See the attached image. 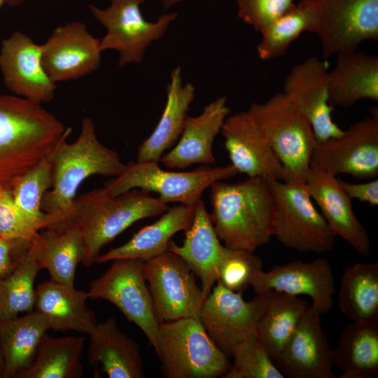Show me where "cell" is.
Returning <instances> with one entry per match:
<instances>
[{
	"mask_svg": "<svg viewBox=\"0 0 378 378\" xmlns=\"http://www.w3.org/2000/svg\"><path fill=\"white\" fill-rule=\"evenodd\" d=\"M169 206L140 189L111 196L103 188L76 197L67 223L78 229L83 241L82 263L89 267L102 248L135 222L159 216ZM66 223V224H67Z\"/></svg>",
	"mask_w": 378,
	"mask_h": 378,
	"instance_id": "277c9868",
	"label": "cell"
},
{
	"mask_svg": "<svg viewBox=\"0 0 378 378\" xmlns=\"http://www.w3.org/2000/svg\"><path fill=\"white\" fill-rule=\"evenodd\" d=\"M329 71L316 56L295 64L284 82V92L309 122L317 141L337 138L344 130L332 117L328 99Z\"/></svg>",
	"mask_w": 378,
	"mask_h": 378,
	"instance_id": "9a60e30c",
	"label": "cell"
},
{
	"mask_svg": "<svg viewBox=\"0 0 378 378\" xmlns=\"http://www.w3.org/2000/svg\"><path fill=\"white\" fill-rule=\"evenodd\" d=\"M143 273L159 323L184 318L200 320L206 298L180 256L167 251L144 261Z\"/></svg>",
	"mask_w": 378,
	"mask_h": 378,
	"instance_id": "30bf717a",
	"label": "cell"
},
{
	"mask_svg": "<svg viewBox=\"0 0 378 378\" xmlns=\"http://www.w3.org/2000/svg\"><path fill=\"white\" fill-rule=\"evenodd\" d=\"M273 198L272 234L284 247L299 253H324L335 236L312 202L306 183L267 179Z\"/></svg>",
	"mask_w": 378,
	"mask_h": 378,
	"instance_id": "ba28073f",
	"label": "cell"
},
{
	"mask_svg": "<svg viewBox=\"0 0 378 378\" xmlns=\"http://www.w3.org/2000/svg\"><path fill=\"white\" fill-rule=\"evenodd\" d=\"M88 335L90 365H101L109 378L144 377L140 345L120 330L115 318L97 323Z\"/></svg>",
	"mask_w": 378,
	"mask_h": 378,
	"instance_id": "cb8c5ba5",
	"label": "cell"
},
{
	"mask_svg": "<svg viewBox=\"0 0 378 378\" xmlns=\"http://www.w3.org/2000/svg\"><path fill=\"white\" fill-rule=\"evenodd\" d=\"M0 71L6 88L19 97L42 104L54 99L57 90L41 61V45L19 31L4 39Z\"/></svg>",
	"mask_w": 378,
	"mask_h": 378,
	"instance_id": "e0dca14e",
	"label": "cell"
},
{
	"mask_svg": "<svg viewBox=\"0 0 378 378\" xmlns=\"http://www.w3.org/2000/svg\"><path fill=\"white\" fill-rule=\"evenodd\" d=\"M337 176L310 164L306 186L330 231L342 238L360 255L369 254V234L356 218L351 200L340 185Z\"/></svg>",
	"mask_w": 378,
	"mask_h": 378,
	"instance_id": "44dd1931",
	"label": "cell"
},
{
	"mask_svg": "<svg viewBox=\"0 0 378 378\" xmlns=\"http://www.w3.org/2000/svg\"><path fill=\"white\" fill-rule=\"evenodd\" d=\"M88 292L50 279L36 290L35 310L48 321L50 330L90 334L97 322L86 306Z\"/></svg>",
	"mask_w": 378,
	"mask_h": 378,
	"instance_id": "4316f807",
	"label": "cell"
},
{
	"mask_svg": "<svg viewBox=\"0 0 378 378\" xmlns=\"http://www.w3.org/2000/svg\"><path fill=\"white\" fill-rule=\"evenodd\" d=\"M38 232L15 204L8 183H0V237L30 244Z\"/></svg>",
	"mask_w": 378,
	"mask_h": 378,
	"instance_id": "ab89813d",
	"label": "cell"
},
{
	"mask_svg": "<svg viewBox=\"0 0 378 378\" xmlns=\"http://www.w3.org/2000/svg\"><path fill=\"white\" fill-rule=\"evenodd\" d=\"M100 38L74 21L55 27L41 45L42 64L54 83L88 76L100 66Z\"/></svg>",
	"mask_w": 378,
	"mask_h": 378,
	"instance_id": "2e32d148",
	"label": "cell"
},
{
	"mask_svg": "<svg viewBox=\"0 0 378 378\" xmlns=\"http://www.w3.org/2000/svg\"><path fill=\"white\" fill-rule=\"evenodd\" d=\"M26 0H4V4L9 6H18L24 3Z\"/></svg>",
	"mask_w": 378,
	"mask_h": 378,
	"instance_id": "f6af8a7d",
	"label": "cell"
},
{
	"mask_svg": "<svg viewBox=\"0 0 378 378\" xmlns=\"http://www.w3.org/2000/svg\"><path fill=\"white\" fill-rule=\"evenodd\" d=\"M46 229L38 232L29 247L41 268L49 272L51 279L74 286L76 267L84 255L81 234L71 223Z\"/></svg>",
	"mask_w": 378,
	"mask_h": 378,
	"instance_id": "f1b7e54d",
	"label": "cell"
},
{
	"mask_svg": "<svg viewBox=\"0 0 378 378\" xmlns=\"http://www.w3.org/2000/svg\"><path fill=\"white\" fill-rule=\"evenodd\" d=\"M321 312L309 305L274 364L288 378H335L333 349L322 328Z\"/></svg>",
	"mask_w": 378,
	"mask_h": 378,
	"instance_id": "ac0fdd59",
	"label": "cell"
},
{
	"mask_svg": "<svg viewBox=\"0 0 378 378\" xmlns=\"http://www.w3.org/2000/svg\"><path fill=\"white\" fill-rule=\"evenodd\" d=\"M49 330L46 319L36 310L22 316L0 321L1 378H18L29 368Z\"/></svg>",
	"mask_w": 378,
	"mask_h": 378,
	"instance_id": "f546056e",
	"label": "cell"
},
{
	"mask_svg": "<svg viewBox=\"0 0 378 378\" xmlns=\"http://www.w3.org/2000/svg\"><path fill=\"white\" fill-rule=\"evenodd\" d=\"M29 245L26 243L6 241L0 237V278L10 273L21 258H14V252L18 249H26Z\"/></svg>",
	"mask_w": 378,
	"mask_h": 378,
	"instance_id": "7bdbcfd3",
	"label": "cell"
},
{
	"mask_svg": "<svg viewBox=\"0 0 378 378\" xmlns=\"http://www.w3.org/2000/svg\"><path fill=\"white\" fill-rule=\"evenodd\" d=\"M71 132L41 104L0 95V183L33 168Z\"/></svg>",
	"mask_w": 378,
	"mask_h": 378,
	"instance_id": "6da1fadb",
	"label": "cell"
},
{
	"mask_svg": "<svg viewBox=\"0 0 378 378\" xmlns=\"http://www.w3.org/2000/svg\"><path fill=\"white\" fill-rule=\"evenodd\" d=\"M85 337H43L32 363L18 378H80Z\"/></svg>",
	"mask_w": 378,
	"mask_h": 378,
	"instance_id": "836d02e7",
	"label": "cell"
},
{
	"mask_svg": "<svg viewBox=\"0 0 378 378\" xmlns=\"http://www.w3.org/2000/svg\"><path fill=\"white\" fill-rule=\"evenodd\" d=\"M144 2L111 0L106 8L88 6L94 18L106 29V34L100 38L102 51L116 50L120 67L141 63L150 45L162 38L178 17L176 12L167 13L160 15L155 22H148L140 8Z\"/></svg>",
	"mask_w": 378,
	"mask_h": 378,
	"instance_id": "9c48e42d",
	"label": "cell"
},
{
	"mask_svg": "<svg viewBox=\"0 0 378 378\" xmlns=\"http://www.w3.org/2000/svg\"><path fill=\"white\" fill-rule=\"evenodd\" d=\"M4 4V0H0V7Z\"/></svg>",
	"mask_w": 378,
	"mask_h": 378,
	"instance_id": "7dc6e473",
	"label": "cell"
},
{
	"mask_svg": "<svg viewBox=\"0 0 378 378\" xmlns=\"http://www.w3.org/2000/svg\"><path fill=\"white\" fill-rule=\"evenodd\" d=\"M338 303L353 322L378 325V263H355L344 270Z\"/></svg>",
	"mask_w": 378,
	"mask_h": 378,
	"instance_id": "d6a6232c",
	"label": "cell"
},
{
	"mask_svg": "<svg viewBox=\"0 0 378 378\" xmlns=\"http://www.w3.org/2000/svg\"><path fill=\"white\" fill-rule=\"evenodd\" d=\"M209 188L210 218L225 246L254 251L270 241L274 202L267 178L217 181Z\"/></svg>",
	"mask_w": 378,
	"mask_h": 378,
	"instance_id": "3957f363",
	"label": "cell"
},
{
	"mask_svg": "<svg viewBox=\"0 0 378 378\" xmlns=\"http://www.w3.org/2000/svg\"><path fill=\"white\" fill-rule=\"evenodd\" d=\"M333 363L342 370L340 378L377 377L378 325H346L333 349Z\"/></svg>",
	"mask_w": 378,
	"mask_h": 378,
	"instance_id": "1f68e13d",
	"label": "cell"
},
{
	"mask_svg": "<svg viewBox=\"0 0 378 378\" xmlns=\"http://www.w3.org/2000/svg\"><path fill=\"white\" fill-rule=\"evenodd\" d=\"M250 286L256 294L275 290L293 295H307L312 300V305L321 314L327 313L333 304L334 276L328 260L324 258L312 262L295 260L274 266L268 272L259 270L254 274Z\"/></svg>",
	"mask_w": 378,
	"mask_h": 378,
	"instance_id": "d6986e66",
	"label": "cell"
},
{
	"mask_svg": "<svg viewBox=\"0 0 378 378\" xmlns=\"http://www.w3.org/2000/svg\"><path fill=\"white\" fill-rule=\"evenodd\" d=\"M13 201L25 218L39 231L52 226L55 220L41 209L44 194L52 186L50 155L9 183Z\"/></svg>",
	"mask_w": 378,
	"mask_h": 378,
	"instance_id": "d590c367",
	"label": "cell"
},
{
	"mask_svg": "<svg viewBox=\"0 0 378 378\" xmlns=\"http://www.w3.org/2000/svg\"><path fill=\"white\" fill-rule=\"evenodd\" d=\"M323 59L378 40V0H313Z\"/></svg>",
	"mask_w": 378,
	"mask_h": 378,
	"instance_id": "7c38bea8",
	"label": "cell"
},
{
	"mask_svg": "<svg viewBox=\"0 0 378 378\" xmlns=\"http://www.w3.org/2000/svg\"><path fill=\"white\" fill-rule=\"evenodd\" d=\"M247 111L282 164V181L305 183L316 142L305 116L284 92L251 103Z\"/></svg>",
	"mask_w": 378,
	"mask_h": 378,
	"instance_id": "5b68a950",
	"label": "cell"
},
{
	"mask_svg": "<svg viewBox=\"0 0 378 378\" xmlns=\"http://www.w3.org/2000/svg\"><path fill=\"white\" fill-rule=\"evenodd\" d=\"M41 270L29 245L13 270L0 278V321L33 311L34 281Z\"/></svg>",
	"mask_w": 378,
	"mask_h": 378,
	"instance_id": "8d00e7d4",
	"label": "cell"
},
{
	"mask_svg": "<svg viewBox=\"0 0 378 378\" xmlns=\"http://www.w3.org/2000/svg\"><path fill=\"white\" fill-rule=\"evenodd\" d=\"M225 378H284L256 337L237 345Z\"/></svg>",
	"mask_w": 378,
	"mask_h": 378,
	"instance_id": "74e56055",
	"label": "cell"
},
{
	"mask_svg": "<svg viewBox=\"0 0 378 378\" xmlns=\"http://www.w3.org/2000/svg\"><path fill=\"white\" fill-rule=\"evenodd\" d=\"M261 269L262 261L253 251L225 246L218 280L232 291L242 292L251 285L254 274Z\"/></svg>",
	"mask_w": 378,
	"mask_h": 378,
	"instance_id": "f35d334b",
	"label": "cell"
},
{
	"mask_svg": "<svg viewBox=\"0 0 378 378\" xmlns=\"http://www.w3.org/2000/svg\"><path fill=\"white\" fill-rule=\"evenodd\" d=\"M158 346L161 372L167 378H216L223 377L231 367L229 356L199 319L160 323Z\"/></svg>",
	"mask_w": 378,
	"mask_h": 378,
	"instance_id": "8992f818",
	"label": "cell"
},
{
	"mask_svg": "<svg viewBox=\"0 0 378 378\" xmlns=\"http://www.w3.org/2000/svg\"><path fill=\"white\" fill-rule=\"evenodd\" d=\"M220 133L230 164L238 173L283 181L280 160L247 110L227 115Z\"/></svg>",
	"mask_w": 378,
	"mask_h": 378,
	"instance_id": "ffe728a7",
	"label": "cell"
},
{
	"mask_svg": "<svg viewBox=\"0 0 378 378\" xmlns=\"http://www.w3.org/2000/svg\"><path fill=\"white\" fill-rule=\"evenodd\" d=\"M183 0H162V6L165 10H168L170 7L179 4Z\"/></svg>",
	"mask_w": 378,
	"mask_h": 378,
	"instance_id": "ee69618b",
	"label": "cell"
},
{
	"mask_svg": "<svg viewBox=\"0 0 378 378\" xmlns=\"http://www.w3.org/2000/svg\"><path fill=\"white\" fill-rule=\"evenodd\" d=\"M328 102L348 108L361 99L378 102V57L357 50L340 52L329 71Z\"/></svg>",
	"mask_w": 378,
	"mask_h": 378,
	"instance_id": "d4e9b609",
	"label": "cell"
},
{
	"mask_svg": "<svg viewBox=\"0 0 378 378\" xmlns=\"http://www.w3.org/2000/svg\"><path fill=\"white\" fill-rule=\"evenodd\" d=\"M166 94L163 113L153 132L139 146L136 162H159L164 152L176 144L182 133L195 88L190 83L183 84L180 66L172 70Z\"/></svg>",
	"mask_w": 378,
	"mask_h": 378,
	"instance_id": "484cf974",
	"label": "cell"
},
{
	"mask_svg": "<svg viewBox=\"0 0 378 378\" xmlns=\"http://www.w3.org/2000/svg\"><path fill=\"white\" fill-rule=\"evenodd\" d=\"M112 261L110 267L90 284L88 297L114 304L141 330L157 353L160 323L143 273L144 261L136 258Z\"/></svg>",
	"mask_w": 378,
	"mask_h": 378,
	"instance_id": "8fae6325",
	"label": "cell"
},
{
	"mask_svg": "<svg viewBox=\"0 0 378 378\" xmlns=\"http://www.w3.org/2000/svg\"><path fill=\"white\" fill-rule=\"evenodd\" d=\"M317 29L318 16L313 0H300L260 33L258 55L262 60L281 56L302 32L316 34Z\"/></svg>",
	"mask_w": 378,
	"mask_h": 378,
	"instance_id": "e575fe53",
	"label": "cell"
},
{
	"mask_svg": "<svg viewBox=\"0 0 378 378\" xmlns=\"http://www.w3.org/2000/svg\"><path fill=\"white\" fill-rule=\"evenodd\" d=\"M225 249L214 230L210 214L200 200L195 206L192 222L185 231L181 245L173 241L168 251L180 256L201 281V288L207 296L218 278V269Z\"/></svg>",
	"mask_w": 378,
	"mask_h": 378,
	"instance_id": "603a6c76",
	"label": "cell"
},
{
	"mask_svg": "<svg viewBox=\"0 0 378 378\" xmlns=\"http://www.w3.org/2000/svg\"><path fill=\"white\" fill-rule=\"evenodd\" d=\"M265 309L260 318L256 337L274 362L309 306L298 295L269 290Z\"/></svg>",
	"mask_w": 378,
	"mask_h": 378,
	"instance_id": "4dcf8cb0",
	"label": "cell"
},
{
	"mask_svg": "<svg viewBox=\"0 0 378 378\" xmlns=\"http://www.w3.org/2000/svg\"><path fill=\"white\" fill-rule=\"evenodd\" d=\"M237 174L231 164L220 167L203 164L192 171L173 172L162 169L158 162L131 161L118 176L106 181L104 188L111 196L136 188L157 193L158 198L166 204L177 202L195 206L213 183Z\"/></svg>",
	"mask_w": 378,
	"mask_h": 378,
	"instance_id": "52a82bcc",
	"label": "cell"
},
{
	"mask_svg": "<svg viewBox=\"0 0 378 378\" xmlns=\"http://www.w3.org/2000/svg\"><path fill=\"white\" fill-rule=\"evenodd\" d=\"M340 186L351 200L356 199L372 206L378 205V179L372 178L368 182L351 183L338 178Z\"/></svg>",
	"mask_w": 378,
	"mask_h": 378,
	"instance_id": "b9f144b4",
	"label": "cell"
},
{
	"mask_svg": "<svg viewBox=\"0 0 378 378\" xmlns=\"http://www.w3.org/2000/svg\"><path fill=\"white\" fill-rule=\"evenodd\" d=\"M67 137L50 154L52 190L44 194L41 209L55 218L51 227L69 222L77 190L86 178L95 174L115 177L125 167L119 154L99 141L90 118H83L75 141L68 143Z\"/></svg>",
	"mask_w": 378,
	"mask_h": 378,
	"instance_id": "7a4b0ae2",
	"label": "cell"
},
{
	"mask_svg": "<svg viewBox=\"0 0 378 378\" xmlns=\"http://www.w3.org/2000/svg\"><path fill=\"white\" fill-rule=\"evenodd\" d=\"M2 373H3V358L1 355V351L0 349V377H2Z\"/></svg>",
	"mask_w": 378,
	"mask_h": 378,
	"instance_id": "bcb514c9",
	"label": "cell"
},
{
	"mask_svg": "<svg viewBox=\"0 0 378 378\" xmlns=\"http://www.w3.org/2000/svg\"><path fill=\"white\" fill-rule=\"evenodd\" d=\"M330 173L370 180L378 174V109L352 123L343 134L314 146L311 163Z\"/></svg>",
	"mask_w": 378,
	"mask_h": 378,
	"instance_id": "4fadbf2b",
	"label": "cell"
},
{
	"mask_svg": "<svg viewBox=\"0 0 378 378\" xmlns=\"http://www.w3.org/2000/svg\"><path fill=\"white\" fill-rule=\"evenodd\" d=\"M266 304V293L245 301L242 292L232 291L217 280L203 304L200 320L214 343L230 356L237 345L256 337Z\"/></svg>",
	"mask_w": 378,
	"mask_h": 378,
	"instance_id": "5bb4252c",
	"label": "cell"
},
{
	"mask_svg": "<svg viewBox=\"0 0 378 378\" xmlns=\"http://www.w3.org/2000/svg\"><path fill=\"white\" fill-rule=\"evenodd\" d=\"M236 4L239 18L260 33L295 4L294 0H236Z\"/></svg>",
	"mask_w": 378,
	"mask_h": 378,
	"instance_id": "60d3db41",
	"label": "cell"
},
{
	"mask_svg": "<svg viewBox=\"0 0 378 378\" xmlns=\"http://www.w3.org/2000/svg\"><path fill=\"white\" fill-rule=\"evenodd\" d=\"M230 113L227 97L220 96L205 106L201 114L188 115L178 141L160 162L171 169H185L194 164H214V141Z\"/></svg>",
	"mask_w": 378,
	"mask_h": 378,
	"instance_id": "7402d4cb",
	"label": "cell"
},
{
	"mask_svg": "<svg viewBox=\"0 0 378 378\" xmlns=\"http://www.w3.org/2000/svg\"><path fill=\"white\" fill-rule=\"evenodd\" d=\"M195 206L179 204L169 207L158 220L141 229L125 244L99 254L95 263L125 258L146 261L166 252L171 238L190 226Z\"/></svg>",
	"mask_w": 378,
	"mask_h": 378,
	"instance_id": "83f0119b",
	"label": "cell"
}]
</instances>
